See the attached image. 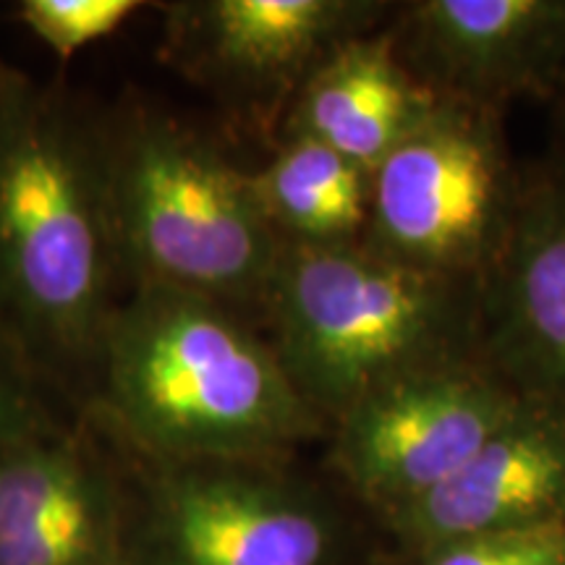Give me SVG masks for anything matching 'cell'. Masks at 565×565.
<instances>
[{
  "label": "cell",
  "instance_id": "6da1fadb",
  "mask_svg": "<svg viewBox=\"0 0 565 565\" xmlns=\"http://www.w3.org/2000/svg\"><path fill=\"white\" fill-rule=\"evenodd\" d=\"M95 362L113 427L150 463L286 461L330 435L267 338L204 296L134 286Z\"/></svg>",
  "mask_w": 565,
  "mask_h": 565
},
{
  "label": "cell",
  "instance_id": "7a4b0ae2",
  "mask_svg": "<svg viewBox=\"0 0 565 565\" xmlns=\"http://www.w3.org/2000/svg\"><path fill=\"white\" fill-rule=\"evenodd\" d=\"M116 275L105 137L0 63V317L34 351L95 359Z\"/></svg>",
  "mask_w": 565,
  "mask_h": 565
},
{
  "label": "cell",
  "instance_id": "3957f363",
  "mask_svg": "<svg viewBox=\"0 0 565 565\" xmlns=\"http://www.w3.org/2000/svg\"><path fill=\"white\" fill-rule=\"evenodd\" d=\"M263 315L296 391L330 427L380 385L479 353V286L359 244H282Z\"/></svg>",
  "mask_w": 565,
  "mask_h": 565
},
{
  "label": "cell",
  "instance_id": "277c9868",
  "mask_svg": "<svg viewBox=\"0 0 565 565\" xmlns=\"http://www.w3.org/2000/svg\"><path fill=\"white\" fill-rule=\"evenodd\" d=\"M116 257L134 286L259 309L282 238L254 200L249 173L202 134L139 110L103 134Z\"/></svg>",
  "mask_w": 565,
  "mask_h": 565
},
{
  "label": "cell",
  "instance_id": "5b68a950",
  "mask_svg": "<svg viewBox=\"0 0 565 565\" xmlns=\"http://www.w3.org/2000/svg\"><path fill=\"white\" fill-rule=\"evenodd\" d=\"M519 194L500 113L437 97L370 173L362 244L412 270L479 286Z\"/></svg>",
  "mask_w": 565,
  "mask_h": 565
},
{
  "label": "cell",
  "instance_id": "8992f818",
  "mask_svg": "<svg viewBox=\"0 0 565 565\" xmlns=\"http://www.w3.org/2000/svg\"><path fill=\"white\" fill-rule=\"evenodd\" d=\"M131 565H338L335 505L282 461L150 463Z\"/></svg>",
  "mask_w": 565,
  "mask_h": 565
},
{
  "label": "cell",
  "instance_id": "52a82bcc",
  "mask_svg": "<svg viewBox=\"0 0 565 565\" xmlns=\"http://www.w3.org/2000/svg\"><path fill=\"white\" fill-rule=\"evenodd\" d=\"M521 395L479 353L408 372L330 427V466L383 521L454 479L511 419Z\"/></svg>",
  "mask_w": 565,
  "mask_h": 565
},
{
  "label": "cell",
  "instance_id": "ba28073f",
  "mask_svg": "<svg viewBox=\"0 0 565 565\" xmlns=\"http://www.w3.org/2000/svg\"><path fill=\"white\" fill-rule=\"evenodd\" d=\"M380 0H189L162 6V53L183 76L242 103H291L345 40L380 30Z\"/></svg>",
  "mask_w": 565,
  "mask_h": 565
},
{
  "label": "cell",
  "instance_id": "9c48e42d",
  "mask_svg": "<svg viewBox=\"0 0 565 565\" xmlns=\"http://www.w3.org/2000/svg\"><path fill=\"white\" fill-rule=\"evenodd\" d=\"M395 17L401 58L440 100L503 113L565 95V0H416Z\"/></svg>",
  "mask_w": 565,
  "mask_h": 565
},
{
  "label": "cell",
  "instance_id": "30bf717a",
  "mask_svg": "<svg viewBox=\"0 0 565 565\" xmlns=\"http://www.w3.org/2000/svg\"><path fill=\"white\" fill-rule=\"evenodd\" d=\"M377 524L398 565L448 542L565 524V406L524 398L454 479Z\"/></svg>",
  "mask_w": 565,
  "mask_h": 565
},
{
  "label": "cell",
  "instance_id": "8fae6325",
  "mask_svg": "<svg viewBox=\"0 0 565 565\" xmlns=\"http://www.w3.org/2000/svg\"><path fill=\"white\" fill-rule=\"evenodd\" d=\"M477 349L521 398L565 406V162L521 179L503 249L479 282Z\"/></svg>",
  "mask_w": 565,
  "mask_h": 565
},
{
  "label": "cell",
  "instance_id": "7c38bea8",
  "mask_svg": "<svg viewBox=\"0 0 565 565\" xmlns=\"http://www.w3.org/2000/svg\"><path fill=\"white\" fill-rule=\"evenodd\" d=\"M124 498L100 458L38 414L0 443V565H121Z\"/></svg>",
  "mask_w": 565,
  "mask_h": 565
},
{
  "label": "cell",
  "instance_id": "4fadbf2b",
  "mask_svg": "<svg viewBox=\"0 0 565 565\" xmlns=\"http://www.w3.org/2000/svg\"><path fill=\"white\" fill-rule=\"evenodd\" d=\"M435 103L383 24L345 40L303 79L288 103L286 139L320 141L372 173Z\"/></svg>",
  "mask_w": 565,
  "mask_h": 565
},
{
  "label": "cell",
  "instance_id": "5bb4252c",
  "mask_svg": "<svg viewBox=\"0 0 565 565\" xmlns=\"http://www.w3.org/2000/svg\"><path fill=\"white\" fill-rule=\"evenodd\" d=\"M254 200L288 244H359L370 217V173L312 139H282L249 173Z\"/></svg>",
  "mask_w": 565,
  "mask_h": 565
},
{
  "label": "cell",
  "instance_id": "9a60e30c",
  "mask_svg": "<svg viewBox=\"0 0 565 565\" xmlns=\"http://www.w3.org/2000/svg\"><path fill=\"white\" fill-rule=\"evenodd\" d=\"M141 9L139 0H21L17 17L58 58L110 38Z\"/></svg>",
  "mask_w": 565,
  "mask_h": 565
},
{
  "label": "cell",
  "instance_id": "2e32d148",
  "mask_svg": "<svg viewBox=\"0 0 565 565\" xmlns=\"http://www.w3.org/2000/svg\"><path fill=\"white\" fill-rule=\"evenodd\" d=\"M406 565H565V524L448 542Z\"/></svg>",
  "mask_w": 565,
  "mask_h": 565
},
{
  "label": "cell",
  "instance_id": "e0dca14e",
  "mask_svg": "<svg viewBox=\"0 0 565 565\" xmlns=\"http://www.w3.org/2000/svg\"><path fill=\"white\" fill-rule=\"evenodd\" d=\"M34 416H38V412H34L11 385H6L3 380H0V443H3L6 437H11L13 433H19V429L24 427V424H30Z\"/></svg>",
  "mask_w": 565,
  "mask_h": 565
},
{
  "label": "cell",
  "instance_id": "ac0fdd59",
  "mask_svg": "<svg viewBox=\"0 0 565 565\" xmlns=\"http://www.w3.org/2000/svg\"><path fill=\"white\" fill-rule=\"evenodd\" d=\"M561 100H563V113H561V116H563V139H565V95L561 97Z\"/></svg>",
  "mask_w": 565,
  "mask_h": 565
},
{
  "label": "cell",
  "instance_id": "d6986e66",
  "mask_svg": "<svg viewBox=\"0 0 565 565\" xmlns=\"http://www.w3.org/2000/svg\"><path fill=\"white\" fill-rule=\"evenodd\" d=\"M121 565H131V563H129V561H126V563H121Z\"/></svg>",
  "mask_w": 565,
  "mask_h": 565
}]
</instances>
